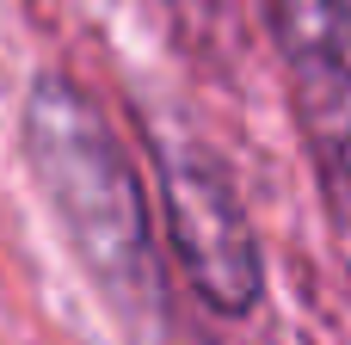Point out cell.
<instances>
[{
  "label": "cell",
  "mask_w": 351,
  "mask_h": 345,
  "mask_svg": "<svg viewBox=\"0 0 351 345\" xmlns=\"http://www.w3.org/2000/svg\"><path fill=\"white\" fill-rule=\"evenodd\" d=\"M25 136H31V167L43 179L68 241L93 265V278L117 302H148L154 259H148L142 191H136V173H130L117 136L93 111V99L68 80H43L25 105Z\"/></svg>",
  "instance_id": "cell-1"
},
{
  "label": "cell",
  "mask_w": 351,
  "mask_h": 345,
  "mask_svg": "<svg viewBox=\"0 0 351 345\" xmlns=\"http://www.w3.org/2000/svg\"><path fill=\"white\" fill-rule=\"evenodd\" d=\"M160 185H167L173 247H179L191 284L204 290V302L222 315L253 309L259 302V247L234 204V185L204 154H185V148L160 154Z\"/></svg>",
  "instance_id": "cell-2"
},
{
  "label": "cell",
  "mask_w": 351,
  "mask_h": 345,
  "mask_svg": "<svg viewBox=\"0 0 351 345\" xmlns=\"http://www.w3.org/2000/svg\"><path fill=\"white\" fill-rule=\"evenodd\" d=\"M278 19L308 68H351V0H278Z\"/></svg>",
  "instance_id": "cell-3"
}]
</instances>
